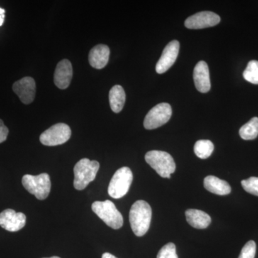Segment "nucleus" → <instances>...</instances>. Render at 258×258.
I'll return each mask as SVG.
<instances>
[{"label":"nucleus","mask_w":258,"mask_h":258,"mask_svg":"<svg viewBox=\"0 0 258 258\" xmlns=\"http://www.w3.org/2000/svg\"><path fill=\"white\" fill-rule=\"evenodd\" d=\"M100 164L97 161L81 159L74 166V186L77 190L84 189L91 181L96 179Z\"/></svg>","instance_id":"nucleus-2"},{"label":"nucleus","mask_w":258,"mask_h":258,"mask_svg":"<svg viewBox=\"0 0 258 258\" xmlns=\"http://www.w3.org/2000/svg\"><path fill=\"white\" fill-rule=\"evenodd\" d=\"M110 49L106 45L100 44L91 49L88 56L89 63L96 69L106 67L109 60Z\"/></svg>","instance_id":"nucleus-15"},{"label":"nucleus","mask_w":258,"mask_h":258,"mask_svg":"<svg viewBox=\"0 0 258 258\" xmlns=\"http://www.w3.org/2000/svg\"><path fill=\"white\" fill-rule=\"evenodd\" d=\"M220 17L212 12H200L191 15L185 21V27L188 29L211 28L220 23Z\"/></svg>","instance_id":"nucleus-9"},{"label":"nucleus","mask_w":258,"mask_h":258,"mask_svg":"<svg viewBox=\"0 0 258 258\" xmlns=\"http://www.w3.org/2000/svg\"><path fill=\"white\" fill-rule=\"evenodd\" d=\"M255 253L256 243L253 240H250L244 244L239 258H254Z\"/></svg>","instance_id":"nucleus-24"},{"label":"nucleus","mask_w":258,"mask_h":258,"mask_svg":"<svg viewBox=\"0 0 258 258\" xmlns=\"http://www.w3.org/2000/svg\"><path fill=\"white\" fill-rule=\"evenodd\" d=\"M205 189L218 195H227L231 192V186L225 180L215 176H208L204 180Z\"/></svg>","instance_id":"nucleus-17"},{"label":"nucleus","mask_w":258,"mask_h":258,"mask_svg":"<svg viewBox=\"0 0 258 258\" xmlns=\"http://www.w3.org/2000/svg\"><path fill=\"white\" fill-rule=\"evenodd\" d=\"M71 137V129L69 125L59 123L44 132L40 135V141L43 145L55 147L66 143Z\"/></svg>","instance_id":"nucleus-7"},{"label":"nucleus","mask_w":258,"mask_h":258,"mask_svg":"<svg viewBox=\"0 0 258 258\" xmlns=\"http://www.w3.org/2000/svg\"><path fill=\"white\" fill-rule=\"evenodd\" d=\"M22 183L27 191L35 195L40 200H45L51 189L50 176L46 173L37 176L26 174L23 177Z\"/></svg>","instance_id":"nucleus-6"},{"label":"nucleus","mask_w":258,"mask_h":258,"mask_svg":"<svg viewBox=\"0 0 258 258\" xmlns=\"http://www.w3.org/2000/svg\"><path fill=\"white\" fill-rule=\"evenodd\" d=\"M5 18V10L3 8H0V27L3 25Z\"/></svg>","instance_id":"nucleus-26"},{"label":"nucleus","mask_w":258,"mask_h":258,"mask_svg":"<svg viewBox=\"0 0 258 258\" xmlns=\"http://www.w3.org/2000/svg\"><path fill=\"white\" fill-rule=\"evenodd\" d=\"M125 93L123 87L119 85H115L109 92V102L111 110L114 113H120L124 106Z\"/></svg>","instance_id":"nucleus-18"},{"label":"nucleus","mask_w":258,"mask_h":258,"mask_svg":"<svg viewBox=\"0 0 258 258\" xmlns=\"http://www.w3.org/2000/svg\"><path fill=\"white\" fill-rule=\"evenodd\" d=\"M152 210L144 200H138L132 205L129 212V221L134 233L138 237L145 235L150 227Z\"/></svg>","instance_id":"nucleus-1"},{"label":"nucleus","mask_w":258,"mask_h":258,"mask_svg":"<svg viewBox=\"0 0 258 258\" xmlns=\"http://www.w3.org/2000/svg\"><path fill=\"white\" fill-rule=\"evenodd\" d=\"M172 110L169 103H161L153 107L146 115L144 125L146 129L152 130L159 128L169 121Z\"/></svg>","instance_id":"nucleus-8"},{"label":"nucleus","mask_w":258,"mask_h":258,"mask_svg":"<svg viewBox=\"0 0 258 258\" xmlns=\"http://www.w3.org/2000/svg\"><path fill=\"white\" fill-rule=\"evenodd\" d=\"M179 51V42L177 40H173L166 45L156 66L157 74H164L170 69L177 58Z\"/></svg>","instance_id":"nucleus-12"},{"label":"nucleus","mask_w":258,"mask_h":258,"mask_svg":"<svg viewBox=\"0 0 258 258\" xmlns=\"http://www.w3.org/2000/svg\"><path fill=\"white\" fill-rule=\"evenodd\" d=\"M132 181L133 174L130 168L127 166L120 168L115 171L110 181L108 189V195L114 199L123 198L128 193Z\"/></svg>","instance_id":"nucleus-5"},{"label":"nucleus","mask_w":258,"mask_h":258,"mask_svg":"<svg viewBox=\"0 0 258 258\" xmlns=\"http://www.w3.org/2000/svg\"><path fill=\"white\" fill-rule=\"evenodd\" d=\"M13 91L25 104H30L35 99L36 84L31 77H25L13 84Z\"/></svg>","instance_id":"nucleus-11"},{"label":"nucleus","mask_w":258,"mask_h":258,"mask_svg":"<svg viewBox=\"0 0 258 258\" xmlns=\"http://www.w3.org/2000/svg\"><path fill=\"white\" fill-rule=\"evenodd\" d=\"M194 81L195 87L200 92L205 93L211 88L210 71L208 64L205 61H200L194 69Z\"/></svg>","instance_id":"nucleus-13"},{"label":"nucleus","mask_w":258,"mask_h":258,"mask_svg":"<svg viewBox=\"0 0 258 258\" xmlns=\"http://www.w3.org/2000/svg\"><path fill=\"white\" fill-rule=\"evenodd\" d=\"M157 258H179L176 254L175 244L172 242L165 244L159 250Z\"/></svg>","instance_id":"nucleus-23"},{"label":"nucleus","mask_w":258,"mask_h":258,"mask_svg":"<svg viewBox=\"0 0 258 258\" xmlns=\"http://www.w3.org/2000/svg\"><path fill=\"white\" fill-rule=\"evenodd\" d=\"M240 136L244 140H253L258 136V118L254 117L242 125L240 129Z\"/></svg>","instance_id":"nucleus-19"},{"label":"nucleus","mask_w":258,"mask_h":258,"mask_svg":"<svg viewBox=\"0 0 258 258\" xmlns=\"http://www.w3.org/2000/svg\"><path fill=\"white\" fill-rule=\"evenodd\" d=\"M9 134V129L4 124L3 120L0 119V144L6 141Z\"/></svg>","instance_id":"nucleus-25"},{"label":"nucleus","mask_w":258,"mask_h":258,"mask_svg":"<svg viewBox=\"0 0 258 258\" xmlns=\"http://www.w3.org/2000/svg\"><path fill=\"white\" fill-rule=\"evenodd\" d=\"M102 258H117L116 257H115L114 255H113V254L111 253H108V252H105V253L103 254V255H102Z\"/></svg>","instance_id":"nucleus-27"},{"label":"nucleus","mask_w":258,"mask_h":258,"mask_svg":"<svg viewBox=\"0 0 258 258\" xmlns=\"http://www.w3.org/2000/svg\"><path fill=\"white\" fill-rule=\"evenodd\" d=\"M25 224L26 216L22 212L8 209L0 213V226L9 232H18L25 227Z\"/></svg>","instance_id":"nucleus-10"},{"label":"nucleus","mask_w":258,"mask_h":258,"mask_svg":"<svg viewBox=\"0 0 258 258\" xmlns=\"http://www.w3.org/2000/svg\"><path fill=\"white\" fill-rule=\"evenodd\" d=\"M243 77L246 81L252 84H258V61H249L244 71Z\"/></svg>","instance_id":"nucleus-21"},{"label":"nucleus","mask_w":258,"mask_h":258,"mask_svg":"<svg viewBox=\"0 0 258 258\" xmlns=\"http://www.w3.org/2000/svg\"><path fill=\"white\" fill-rule=\"evenodd\" d=\"M242 187L247 192L258 196V177L249 178L241 181Z\"/></svg>","instance_id":"nucleus-22"},{"label":"nucleus","mask_w":258,"mask_h":258,"mask_svg":"<svg viewBox=\"0 0 258 258\" xmlns=\"http://www.w3.org/2000/svg\"><path fill=\"white\" fill-rule=\"evenodd\" d=\"M145 160L163 178L170 179L171 174L176 170L174 159L167 152L150 151L146 154Z\"/></svg>","instance_id":"nucleus-3"},{"label":"nucleus","mask_w":258,"mask_h":258,"mask_svg":"<svg viewBox=\"0 0 258 258\" xmlns=\"http://www.w3.org/2000/svg\"><path fill=\"white\" fill-rule=\"evenodd\" d=\"M73 78L72 64L69 60H61L57 64L54 74V83L60 89H66L71 84Z\"/></svg>","instance_id":"nucleus-14"},{"label":"nucleus","mask_w":258,"mask_h":258,"mask_svg":"<svg viewBox=\"0 0 258 258\" xmlns=\"http://www.w3.org/2000/svg\"><path fill=\"white\" fill-rule=\"evenodd\" d=\"M44 258H60V257H57V256H53V257H44Z\"/></svg>","instance_id":"nucleus-28"},{"label":"nucleus","mask_w":258,"mask_h":258,"mask_svg":"<svg viewBox=\"0 0 258 258\" xmlns=\"http://www.w3.org/2000/svg\"><path fill=\"white\" fill-rule=\"evenodd\" d=\"M186 221L196 229H205L210 225L211 217L206 212L199 210H187L185 212Z\"/></svg>","instance_id":"nucleus-16"},{"label":"nucleus","mask_w":258,"mask_h":258,"mask_svg":"<svg viewBox=\"0 0 258 258\" xmlns=\"http://www.w3.org/2000/svg\"><path fill=\"white\" fill-rule=\"evenodd\" d=\"M92 210L108 227L118 230L123 225V218L114 204L110 200L93 203Z\"/></svg>","instance_id":"nucleus-4"},{"label":"nucleus","mask_w":258,"mask_h":258,"mask_svg":"<svg viewBox=\"0 0 258 258\" xmlns=\"http://www.w3.org/2000/svg\"><path fill=\"white\" fill-rule=\"evenodd\" d=\"M195 154L200 159H208L214 151V144L210 140H199L194 147Z\"/></svg>","instance_id":"nucleus-20"}]
</instances>
